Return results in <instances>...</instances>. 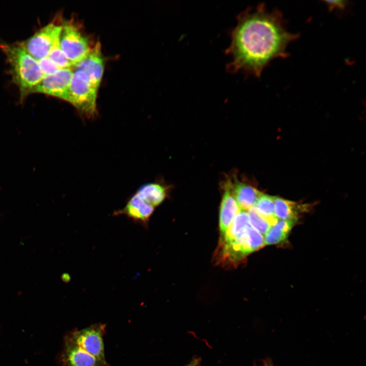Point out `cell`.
<instances>
[{
    "label": "cell",
    "instance_id": "6da1fadb",
    "mask_svg": "<svg viewBox=\"0 0 366 366\" xmlns=\"http://www.w3.org/2000/svg\"><path fill=\"white\" fill-rule=\"evenodd\" d=\"M298 37L288 31L277 10L269 11L263 4L248 8L238 16L237 25L230 33L226 53L231 60L227 69L259 77L271 61L288 55V45Z\"/></svg>",
    "mask_w": 366,
    "mask_h": 366
},
{
    "label": "cell",
    "instance_id": "7a4b0ae2",
    "mask_svg": "<svg viewBox=\"0 0 366 366\" xmlns=\"http://www.w3.org/2000/svg\"><path fill=\"white\" fill-rule=\"evenodd\" d=\"M10 65L14 82L19 88L21 98L31 94L33 88L43 79L38 60L19 44L1 45Z\"/></svg>",
    "mask_w": 366,
    "mask_h": 366
},
{
    "label": "cell",
    "instance_id": "3957f363",
    "mask_svg": "<svg viewBox=\"0 0 366 366\" xmlns=\"http://www.w3.org/2000/svg\"><path fill=\"white\" fill-rule=\"evenodd\" d=\"M262 235L249 226L233 239L220 241L218 261L223 264L236 265L252 252L263 247Z\"/></svg>",
    "mask_w": 366,
    "mask_h": 366
},
{
    "label": "cell",
    "instance_id": "277c9868",
    "mask_svg": "<svg viewBox=\"0 0 366 366\" xmlns=\"http://www.w3.org/2000/svg\"><path fill=\"white\" fill-rule=\"evenodd\" d=\"M98 89L90 82L83 71L75 69L70 81L67 102L72 104L87 117L97 114V98Z\"/></svg>",
    "mask_w": 366,
    "mask_h": 366
},
{
    "label": "cell",
    "instance_id": "5b68a950",
    "mask_svg": "<svg viewBox=\"0 0 366 366\" xmlns=\"http://www.w3.org/2000/svg\"><path fill=\"white\" fill-rule=\"evenodd\" d=\"M59 44L62 51L73 67L83 59L92 48L88 38L71 21L65 22L61 25Z\"/></svg>",
    "mask_w": 366,
    "mask_h": 366
},
{
    "label": "cell",
    "instance_id": "8992f818",
    "mask_svg": "<svg viewBox=\"0 0 366 366\" xmlns=\"http://www.w3.org/2000/svg\"><path fill=\"white\" fill-rule=\"evenodd\" d=\"M106 327L105 324H94L82 329L73 330L66 336L104 364L109 365L103 341Z\"/></svg>",
    "mask_w": 366,
    "mask_h": 366
},
{
    "label": "cell",
    "instance_id": "52a82bcc",
    "mask_svg": "<svg viewBox=\"0 0 366 366\" xmlns=\"http://www.w3.org/2000/svg\"><path fill=\"white\" fill-rule=\"evenodd\" d=\"M61 25L50 23L19 44L37 60L48 56L56 39L59 37Z\"/></svg>",
    "mask_w": 366,
    "mask_h": 366
},
{
    "label": "cell",
    "instance_id": "ba28073f",
    "mask_svg": "<svg viewBox=\"0 0 366 366\" xmlns=\"http://www.w3.org/2000/svg\"><path fill=\"white\" fill-rule=\"evenodd\" d=\"M72 74V69L67 68L44 76L33 88L31 93L44 94L67 101Z\"/></svg>",
    "mask_w": 366,
    "mask_h": 366
},
{
    "label": "cell",
    "instance_id": "9c48e42d",
    "mask_svg": "<svg viewBox=\"0 0 366 366\" xmlns=\"http://www.w3.org/2000/svg\"><path fill=\"white\" fill-rule=\"evenodd\" d=\"M74 68L85 72L90 83L98 89L104 69L100 43L97 42L95 44L86 56L76 64Z\"/></svg>",
    "mask_w": 366,
    "mask_h": 366
},
{
    "label": "cell",
    "instance_id": "30bf717a",
    "mask_svg": "<svg viewBox=\"0 0 366 366\" xmlns=\"http://www.w3.org/2000/svg\"><path fill=\"white\" fill-rule=\"evenodd\" d=\"M60 359L63 366H110L104 364L67 336Z\"/></svg>",
    "mask_w": 366,
    "mask_h": 366
},
{
    "label": "cell",
    "instance_id": "8fae6325",
    "mask_svg": "<svg viewBox=\"0 0 366 366\" xmlns=\"http://www.w3.org/2000/svg\"><path fill=\"white\" fill-rule=\"evenodd\" d=\"M154 208V206L135 194L128 200L124 208L117 214L125 215L136 222L146 224Z\"/></svg>",
    "mask_w": 366,
    "mask_h": 366
},
{
    "label": "cell",
    "instance_id": "7c38bea8",
    "mask_svg": "<svg viewBox=\"0 0 366 366\" xmlns=\"http://www.w3.org/2000/svg\"><path fill=\"white\" fill-rule=\"evenodd\" d=\"M241 210L231 192L228 182L223 194L220 210V230L223 237L233 218Z\"/></svg>",
    "mask_w": 366,
    "mask_h": 366
},
{
    "label": "cell",
    "instance_id": "4fadbf2b",
    "mask_svg": "<svg viewBox=\"0 0 366 366\" xmlns=\"http://www.w3.org/2000/svg\"><path fill=\"white\" fill-rule=\"evenodd\" d=\"M231 192L240 208L248 211L253 208L262 193L246 184L237 181L231 185Z\"/></svg>",
    "mask_w": 366,
    "mask_h": 366
},
{
    "label": "cell",
    "instance_id": "5bb4252c",
    "mask_svg": "<svg viewBox=\"0 0 366 366\" xmlns=\"http://www.w3.org/2000/svg\"><path fill=\"white\" fill-rule=\"evenodd\" d=\"M274 214L278 220L296 221L301 207L296 203L274 197Z\"/></svg>",
    "mask_w": 366,
    "mask_h": 366
},
{
    "label": "cell",
    "instance_id": "9a60e30c",
    "mask_svg": "<svg viewBox=\"0 0 366 366\" xmlns=\"http://www.w3.org/2000/svg\"><path fill=\"white\" fill-rule=\"evenodd\" d=\"M136 194L155 207L161 204L166 198L167 189L159 183H150L143 186Z\"/></svg>",
    "mask_w": 366,
    "mask_h": 366
},
{
    "label": "cell",
    "instance_id": "2e32d148",
    "mask_svg": "<svg viewBox=\"0 0 366 366\" xmlns=\"http://www.w3.org/2000/svg\"><path fill=\"white\" fill-rule=\"evenodd\" d=\"M295 222L294 221L278 220L265 233L264 238L265 244H278L284 241Z\"/></svg>",
    "mask_w": 366,
    "mask_h": 366
},
{
    "label": "cell",
    "instance_id": "e0dca14e",
    "mask_svg": "<svg viewBox=\"0 0 366 366\" xmlns=\"http://www.w3.org/2000/svg\"><path fill=\"white\" fill-rule=\"evenodd\" d=\"M250 226L248 211L241 209L233 218L220 241H230Z\"/></svg>",
    "mask_w": 366,
    "mask_h": 366
},
{
    "label": "cell",
    "instance_id": "ac0fdd59",
    "mask_svg": "<svg viewBox=\"0 0 366 366\" xmlns=\"http://www.w3.org/2000/svg\"><path fill=\"white\" fill-rule=\"evenodd\" d=\"M253 208L263 217L274 222L278 221L274 214V197L262 193Z\"/></svg>",
    "mask_w": 366,
    "mask_h": 366
},
{
    "label": "cell",
    "instance_id": "d6986e66",
    "mask_svg": "<svg viewBox=\"0 0 366 366\" xmlns=\"http://www.w3.org/2000/svg\"><path fill=\"white\" fill-rule=\"evenodd\" d=\"M250 224L261 234H265L276 222L260 215L253 207L248 211Z\"/></svg>",
    "mask_w": 366,
    "mask_h": 366
},
{
    "label": "cell",
    "instance_id": "ffe728a7",
    "mask_svg": "<svg viewBox=\"0 0 366 366\" xmlns=\"http://www.w3.org/2000/svg\"><path fill=\"white\" fill-rule=\"evenodd\" d=\"M48 56L60 69L74 68L60 48L59 37L56 39Z\"/></svg>",
    "mask_w": 366,
    "mask_h": 366
},
{
    "label": "cell",
    "instance_id": "44dd1931",
    "mask_svg": "<svg viewBox=\"0 0 366 366\" xmlns=\"http://www.w3.org/2000/svg\"><path fill=\"white\" fill-rule=\"evenodd\" d=\"M38 62L39 67L45 76L53 74L60 69L48 56L43 58Z\"/></svg>",
    "mask_w": 366,
    "mask_h": 366
},
{
    "label": "cell",
    "instance_id": "7402d4cb",
    "mask_svg": "<svg viewBox=\"0 0 366 366\" xmlns=\"http://www.w3.org/2000/svg\"><path fill=\"white\" fill-rule=\"evenodd\" d=\"M327 5L328 8L330 9H342L344 8L346 6V2L343 1H326Z\"/></svg>",
    "mask_w": 366,
    "mask_h": 366
},
{
    "label": "cell",
    "instance_id": "603a6c76",
    "mask_svg": "<svg viewBox=\"0 0 366 366\" xmlns=\"http://www.w3.org/2000/svg\"><path fill=\"white\" fill-rule=\"evenodd\" d=\"M200 359L199 358H194L187 365L185 366H200Z\"/></svg>",
    "mask_w": 366,
    "mask_h": 366
}]
</instances>
